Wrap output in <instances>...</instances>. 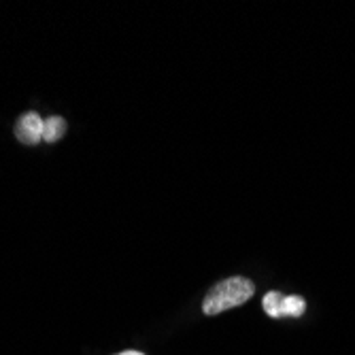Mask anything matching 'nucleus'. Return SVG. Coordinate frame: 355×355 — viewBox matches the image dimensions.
I'll list each match as a JSON object with an SVG mask.
<instances>
[{"mask_svg": "<svg viewBox=\"0 0 355 355\" xmlns=\"http://www.w3.org/2000/svg\"><path fill=\"white\" fill-rule=\"evenodd\" d=\"M64 135H67V119L60 117V115L45 119V125H43V141L45 143H58Z\"/></svg>", "mask_w": 355, "mask_h": 355, "instance_id": "obj_4", "label": "nucleus"}, {"mask_svg": "<svg viewBox=\"0 0 355 355\" xmlns=\"http://www.w3.org/2000/svg\"><path fill=\"white\" fill-rule=\"evenodd\" d=\"M264 313L272 319L281 317H302L306 311V300L300 296H285L281 292H268L262 300Z\"/></svg>", "mask_w": 355, "mask_h": 355, "instance_id": "obj_2", "label": "nucleus"}, {"mask_svg": "<svg viewBox=\"0 0 355 355\" xmlns=\"http://www.w3.org/2000/svg\"><path fill=\"white\" fill-rule=\"evenodd\" d=\"M255 294V285L251 279L247 277H228L219 281L217 285H213L209 289V294L202 300V313L213 317L219 313H225L234 306L245 304L247 300H251Z\"/></svg>", "mask_w": 355, "mask_h": 355, "instance_id": "obj_1", "label": "nucleus"}, {"mask_svg": "<svg viewBox=\"0 0 355 355\" xmlns=\"http://www.w3.org/2000/svg\"><path fill=\"white\" fill-rule=\"evenodd\" d=\"M43 125L45 119H41L39 113L35 111L24 113L15 123V137L24 145H37L39 141H43Z\"/></svg>", "mask_w": 355, "mask_h": 355, "instance_id": "obj_3", "label": "nucleus"}, {"mask_svg": "<svg viewBox=\"0 0 355 355\" xmlns=\"http://www.w3.org/2000/svg\"><path fill=\"white\" fill-rule=\"evenodd\" d=\"M117 355H145V353H141V351H135V349H128V351H121V353H117Z\"/></svg>", "mask_w": 355, "mask_h": 355, "instance_id": "obj_5", "label": "nucleus"}]
</instances>
